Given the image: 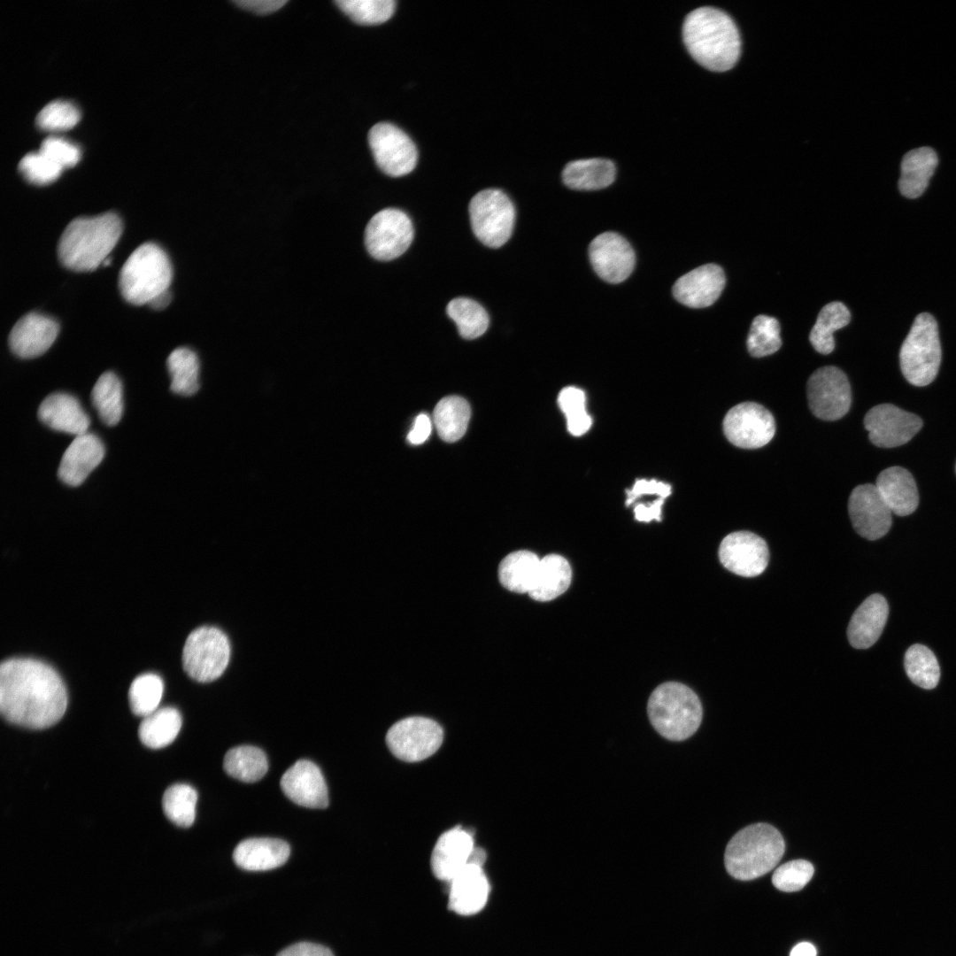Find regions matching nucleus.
<instances>
[{
    "label": "nucleus",
    "instance_id": "30",
    "mask_svg": "<svg viewBox=\"0 0 956 956\" xmlns=\"http://www.w3.org/2000/svg\"><path fill=\"white\" fill-rule=\"evenodd\" d=\"M615 174V166L611 160L587 158L569 162L562 172V180L570 189L594 190L612 184Z\"/></svg>",
    "mask_w": 956,
    "mask_h": 956
},
{
    "label": "nucleus",
    "instance_id": "8",
    "mask_svg": "<svg viewBox=\"0 0 956 956\" xmlns=\"http://www.w3.org/2000/svg\"><path fill=\"white\" fill-rule=\"evenodd\" d=\"M230 644L219 628L203 626L187 637L182 651V665L187 675L199 682L219 678L230 659Z\"/></svg>",
    "mask_w": 956,
    "mask_h": 956
},
{
    "label": "nucleus",
    "instance_id": "53",
    "mask_svg": "<svg viewBox=\"0 0 956 956\" xmlns=\"http://www.w3.org/2000/svg\"><path fill=\"white\" fill-rule=\"evenodd\" d=\"M287 3L286 0H238L235 1L239 7L264 15L276 12Z\"/></svg>",
    "mask_w": 956,
    "mask_h": 956
},
{
    "label": "nucleus",
    "instance_id": "5",
    "mask_svg": "<svg viewBox=\"0 0 956 956\" xmlns=\"http://www.w3.org/2000/svg\"><path fill=\"white\" fill-rule=\"evenodd\" d=\"M647 713L656 731L670 741L691 736L699 728L703 714L697 694L677 682H664L651 692Z\"/></svg>",
    "mask_w": 956,
    "mask_h": 956
},
{
    "label": "nucleus",
    "instance_id": "15",
    "mask_svg": "<svg viewBox=\"0 0 956 956\" xmlns=\"http://www.w3.org/2000/svg\"><path fill=\"white\" fill-rule=\"evenodd\" d=\"M871 443L878 447L892 448L910 441L921 428V419L891 404L871 408L864 418Z\"/></svg>",
    "mask_w": 956,
    "mask_h": 956
},
{
    "label": "nucleus",
    "instance_id": "9",
    "mask_svg": "<svg viewBox=\"0 0 956 956\" xmlns=\"http://www.w3.org/2000/svg\"><path fill=\"white\" fill-rule=\"evenodd\" d=\"M469 215L475 236L486 246L498 248L510 238L515 221V208L503 191L488 189L470 201Z\"/></svg>",
    "mask_w": 956,
    "mask_h": 956
},
{
    "label": "nucleus",
    "instance_id": "55",
    "mask_svg": "<svg viewBox=\"0 0 956 956\" xmlns=\"http://www.w3.org/2000/svg\"><path fill=\"white\" fill-rule=\"evenodd\" d=\"M816 948L809 942H801L790 951V956H816Z\"/></svg>",
    "mask_w": 956,
    "mask_h": 956
},
{
    "label": "nucleus",
    "instance_id": "7",
    "mask_svg": "<svg viewBox=\"0 0 956 956\" xmlns=\"http://www.w3.org/2000/svg\"><path fill=\"white\" fill-rule=\"evenodd\" d=\"M904 377L914 386L929 384L936 378L941 362L937 323L928 312L920 313L904 340L899 351Z\"/></svg>",
    "mask_w": 956,
    "mask_h": 956
},
{
    "label": "nucleus",
    "instance_id": "25",
    "mask_svg": "<svg viewBox=\"0 0 956 956\" xmlns=\"http://www.w3.org/2000/svg\"><path fill=\"white\" fill-rule=\"evenodd\" d=\"M37 415L47 427L75 436L87 433L90 424L79 401L63 392L48 395L40 404Z\"/></svg>",
    "mask_w": 956,
    "mask_h": 956
},
{
    "label": "nucleus",
    "instance_id": "12",
    "mask_svg": "<svg viewBox=\"0 0 956 956\" xmlns=\"http://www.w3.org/2000/svg\"><path fill=\"white\" fill-rule=\"evenodd\" d=\"M809 408L823 420L843 418L852 402L851 386L845 374L838 367L818 368L809 377L806 387Z\"/></svg>",
    "mask_w": 956,
    "mask_h": 956
},
{
    "label": "nucleus",
    "instance_id": "40",
    "mask_svg": "<svg viewBox=\"0 0 956 956\" xmlns=\"http://www.w3.org/2000/svg\"><path fill=\"white\" fill-rule=\"evenodd\" d=\"M197 790L190 785L176 783L166 789L162 806L166 816L175 825L190 827L196 818Z\"/></svg>",
    "mask_w": 956,
    "mask_h": 956
},
{
    "label": "nucleus",
    "instance_id": "22",
    "mask_svg": "<svg viewBox=\"0 0 956 956\" xmlns=\"http://www.w3.org/2000/svg\"><path fill=\"white\" fill-rule=\"evenodd\" d=\"M448 908L460 915L479 913L487 904L490 883L482 867L468 862L450 882Z\"/></svg>",
    "mask_w": 956,
    "mask_h": 956
},
{
    "label": "nucleus",
    "instance_id": "36",
    "mask_svg": "<svg viewBox=\"0 0 956 956\" xmlns=\"http://www.w3.org/2000/svg\"><path fill=\"white\" fill-rule=\"evenodd\" d=\"M122 384L112 372L102 374L91 391L92 404L101 420L107 426H115L123 412Z\"/></svg>",
    "mask_w": 956,
    "mask_h": 956
},
{
    "label": "nucleus",
    "instance_id": "45",
    "mask_svg": "<svg viewBox=\"0 0 956 956\" xmlns=\"http://www.w3.org/2000/svg\"><path fill=\"white\" fill-rule=\"evenodd\" d=\"M336 5L354 22L375 25L385 22L393 14V0H338Z\"/></svg>",
    "mask_w": 956,
    "mask_h": 956
},
{
    "label": "nucleus",
    "instance_id": "32",
    "mask_svg": "<svg viewBox=\"0 0 956 956\" xmlns=\"http://www.w3.org/2000/svg\"><path fill=\"white\" fill-rule=\"evenodd\" d=\"M540 559L529 551H517L505 557L498 567V578L507 590L529 593L535 582Z\"/></svg>",
    "mask_w": 956,
    "mask_h": 956
},
{
    "label": "nucleus",
    "instance_id": "1",
    "mask_svg": "<svg viewBox=\"0 0 956 956\" xmlns=\"http://www.w3.org/2000/svg\"><path fill=\"white\" fill-rule=\"evenodd\" d=\"M67 707V692L48 664L13 658L0 667V710L11 723L41 729L57 723Z\"/></svg>",
    "mask_w": 956,
    "mask_h": 956
},
{
    "label": "nucleus",
    "instance_id": "20",
    "mask_svg": "<svg viewBox=\"0 0 956 956\" xmlns=\"http://www.w3.org/2000/svg\"><path fill=\"white\" fill-rule=\"evenodd\" d=\"M725 282L723 269L715 264H706L681 276L673 287V294L686 306L704 308L718 299Z\"/></svg>",
    "mask_w": 956,
    "mask_h": 956
},
{
    "label": "nucleus",
    "instance_id": "44",
    "mask_svg": "<svg viewBox=\"0 0 956 956\" xmlns=\"http://www.w3.org/2000/svg\"><path fill=\"white\" fill-rule=\"evenodd\" d=\"M558 404L567 419V429L573 436L588 432L592 420L586 411L584 392L576 387H566L559 394Z\"/></svg>",
    "mask_w": 956,
    "mask_h": 956
},
{
    "label": "nucleus",
    "instance_id": "11",
    "mask_svg": "<svg viewBox=\"0 0 956 956\" xmlns=\"http://www.w3.org/2000/svg\"><path fill=\"white\" fill-rule=\"evenodd\" d=\"M413 239L411 219L401 210L386 208L374 214L365 230V244L378 260H391L402 255Z\"/></svg>",
    "mask_w": 956,
    "mask_h": 956
},
{
    "label": "nucleus",
    "instance_id": "19",
    "mask_svg": "<svg viewBox=\"0 0 956 956\" xmlns=\"http://www.w3.org/2000/svg\"><path fill=\"white\" fill-rule=\"evenodd\" d=\"M281 788L294 803L308 808H326L328 793L320 769L311 760L299 759L281 776Z\"/></svg>",
    "mask_w": 956,
    "mask_h": 956
},
{
    "label": "nucleus",
    "instance_id": "41",
    "mask_svg": "<svg viewBox=\"0 0 956 956\" xmlns=\"http://www.w3.org/2000/svg\"><path fill=\"white\" fill-rule=\"evenodd\" d=\"M905 669L909 679L917 686L934 689L940 678L939 664L934 653L922 644H914L905 654Z\"/></svg>",
    "mask_w": 956,
    "mask_h": 956
},
{
    "label": "nucleus",
    "instance_id": "18",
    "mask_svg": "<svg viewBox=\"0 0 956 956\" xmlns=\"http://www.w3.org/2000/svg\"><path fill=\"white\" fill-rule=\"evenodd\" d=\"M589 255L595 272L610 283L625 281L635 266L632 247L614 232H605L595 237L590 244Z\"/></svg>",
    "mask_w": 956,
    "mask_h": 956
},
{
    "label": "nucleus",
    "instance_id": "42",
    "mask_svg": "<svg viewBox=\"0 0 956 956\" xmlns=\"http://www.w3.org/2000/svg\"><path fill=\"white\" fill-rule=\"evenodd\" d=\"M164 683L155 674H143L130 685L128 699L134 714L146 717L158 709L163 696Z\"/></svg>",
    "mask_w": 956,
    "mask_h": 956
},
{
    "label": "nucleus",
    "instance_id": "50",
    "mask_svg": "<svg viewBox=\"0 0 956 956\" xmlns=\"http://www.w3.org/2000/svg\"><path fill=\"white\" fill-rule=\"evenodd\" d=\"M670 493L671 486L667 483L656 480H637L632 489L627 491L626 505L633 504L635 500L643 495H657L659 497L666 498Z\"/></svg>",
    "mask_w": 956,
    "mask_h": 956
},
{
    "label": "nucleus",
    "instance_id": "56",
    "mask_svg": "<svg viewBox=\"0 0 956 956\" xmlns=\"http://www.w3.org/2000/svg\"><path fill=\"white\" fill-rule=\"evenodd\" d=\"M170 302L171 293L168 289L158 294L148 305L155 310H161L166 307L170 304Z\"/></svg>",
    "mask_w": 956,
    "mask_h": 956
},
{
    "label": "nucleus",
    "instance_id": "24",
    "mask_svg": "<svg viewBox=\"0 0 956 956\" xmlns=\"http://www.w3.org/2000/svg\"><path fill=\"white\" fill-rule=\"evenodd\" d=\"M104 456V446L96 435L76 436L62 456L58 478L69 486H79L101 463Z\"/></svg>",
    "mask_w": 956,
    "mask_h": 956
},
{
    "label": "nucleus",
    "instance_id": "37",
    "mask_svg": "<svg viewBox=\"0 0 956 956\" xmlns=\"http://www.w3.org/2000/svg\"><path fill=\"white\" fill-rule=\"evenodd\" d=\"M851 320L848 308L841 302L825 305L820 311L809 340L816 351L829 354L835 348L834 331L845 327Z\"/></svg>",
    "mask_w": 956,
    "mask_h": 956
},
{
    "label": "nucleus",
    "instance_id": "35",
    "mask_svg": "<svg viewBox=\"0 0 956 956\" xmlns=\"http://www.w3.org/2000/svg\"><path fill=\"white\" fill-rule=\"evenodd\" d=\"M223 767L233 778L244 783H255L266 774L268 762L261 749L241 745L228 750L224 757Z\"/></svg>",
    "mask_w": 956,
    "mask_h": 956
},
{
    "label": "nucleus",
    "instance_id": "10",
    "mask_svg": "<svg viewBox=\"0 0 956 956\" xmlns=\"http://www.w3.org/2000/svg\"><path fill=\"white\" fill-rule=\"evenodd\" d=\"M443 731L435 721L425 717H408L396 722L386 735L389 751L406 762L423 760L441 746Z\"/></svg>",
    "mask_w": 956,
    "mask_h": 956
},
{
    "label": "nucleus",
    "instance_id": "51",
    "mask_svg": "<svg viewBox=\"0 0 956 956\" xmlns=\"http://www.w3.org/2000/svg\"><path fill=\"white\" fill-rule=\"evenodd\" d=\"M276 956H334V954L322 944L299 942L284 948Z\"/></svg>",
    "mask_w": 956,
    "mask_h": 956
},
{
    "label": "nucleus",
    "instance_id": "48",
    "mask_svg": "<svg viewBox=\"0 0 956 956\" xmlns=\"http://www.w3.org/2000/svg\"><path fill=\"white\" fill-rule=\"evenodd\" d=\"M62 167L38 152L27 153L19 163V170L29 182L44 185L54 181Z\"/></svg>",
    "mask_w": 956,
    "mask_h": 956
},
{
    "label": "nucleus",
    "instance_id": "33",
    "mask_svg": "<svg viewBox=\"0 0 956 956\" xmlns=\"http://www.w3.org/2000/svg\"><path fill=\"white\" fill-rule=\"evenodd\" d=\"M471 416L467 401L459 396L442 398L433 412V421L442 440L454 443L466 433Z\"/></svg>",
    "mask_w": 956,
    "mask_h": 956
},
{
    "label": "nucleus",
    "instance_id": "27",
    "mask_svg": "<svg viewBox=\"0 0 956 956\" xmlns=\"http://www.w3.org/2000/svg\"><path fill=\"white\" fill-rule=\"evenodd\" d=\"M289 845L278 838H249L234 850L233 860L248 871H266L282 866L289 859Z\"/></svg>",
    "mask_w": 956,
    "mask_h": 956
},
{
    "label": "nucleus",
    "instance_id": "13",
    "mask_svg": "<svg viewBox=\"0 0 956 956\" xmlns=\"http://www.w3.org/2000/svg\"><path fill=\"white\" fill-rule=\"evenodd\" d=\"M723 431L733 445L742 449H758L772 440L775 422L772 413L763 405L743 402L726 413Z\"/></svg>",
    "mask_w": 956,
    "mask_h": 956
},
{
    "label": "nucleus",
    "instance_id": "29",
    "mask_svg": "<svg viewBox=\"0 0 956 956\" xmlns=\"http://www.w3.org/2000/svg\"><path fill=\"white\" fill-rule=\"evenodd\" d=\"M938 163L930 147L914 149L902 158L898 181L900 193L907 198H917L925 191Z\"/></svg>",
    "mask_w": 956,
    "mask_h": 956
},
{
    "label": "nucleus",
    "instance_id": "23",
    "mask_svg": "<svg viewBox=\"0 0 956 956\" xmlns=\"http://www.w3.org/2000/svg\"><path fill=\"white\" fill-rule=\"evenodd\" d=\"M475 848L473 835L461 827L444 832L431 854V869L442 881L450 882L469 862Z\"/></svg>",
    "mask_w": 956,
    "mask_h": 956
},
{
    "label": "nucleus",
    "instance_id": "2",
    "mask_svg": "<svg viewBox=\"0 0 956 956\" xmlns=\"http://www.w3.org/2000/svg\"><path fill=\"white\" fill-rule=\"evenodd\" d=\"M682 38L690 56L715 72L731 69L741 52V39L733 19L713 7L690 12L682 25Z\"/></svg>",
    "mask_w": 956,
    "mask_h": 956
},
{
    "label": "nucleus",
    "instance_id": "26",
    "mask_svg": "<svg viewBox=\"0 0 956 956\" xmlns=\"http://www.w3.org/2000/svg\"><path fill=\"white\" fill-rule=\"evenodd\" d=\"M889 614L886 599L880 594L867 598L852 614L847 636L856 649H867L880 637Z\"/></svg>",
    "mask_w": 956,
    "mask_h": 956
},
{
    "label": "nucleus",
    "instance_id": "39",
    "mask_svg": "<svg viewBox=\"0 0 956 956\" xmlns=\"http://www.w3.org/2000/svg\"><path fill=\"white\" fill-rule=\"evenodd\" d=\"M446 312L456 323L459 333L463 338H477L488 329L490 320L486 310L471 298L452 299L449 302Z\"/></svg>",
    "mask_w": 956,
    "mask_h": 956
},
{
    "label": "nucleus",
    "instance_id": "38",
    "mask_svg": "<svg viewBox=\"0 0 956 956\" xmlns=\"http://www.w3.org/2000/svg\"><path fill=\"white\" fill-rule=\"evenodd\" d=\"M171 376V390L178 395L191 396L199 389V361L189 348L173 350L166 359Z\"/></svg>",
    "mask_w": 956,
    "mask_h": 956
},
{
    "label": "nucleus",
    "instance_id": "34",
    "mask_svg": "<svg viewBox=\"0 0 956 956\" xmlns=\"http://www.w3.org/2000/svg\"><path fill=\"white\" fill-rule=\"evenodd\" d=\"M181 723V716L177 709L169 706L157 709L143 717L138 729L139 738L151 749L166 747L176 738Z\"/></svg>",
    "mask_w": 956,
    "mask_h": 956
},
{
    "label": "nucleus",
    "instance_id": "31",
    "mask_svg": "<svg viewBox=\"0 0 956 956\" xmlns=\"http://www.w3.org/2000/svg\"><path fill=\"white\" fill-rule=\"evenodd\" d=\"M572 570L568 561L558 554H549L540 559L536 577L528 595L540 602L550 601L563 594L569 587Z\"/></svg>",
    "mask_w": 956,
    "mask_h": 956
},
{
    "label": "nucleus",
    "instance_id": "3",
    "mask_svg": "<svg viewBox=\"0 0 956 956\" xmlns=\"http://www.w3.org/2000/svg\"><path fill=\"white\" fill-rule=\"evenodd\" d=\"M121 233V220L114 212L76 218L59 238L58 258L70 270L93 271L109 258Z\"/></svg>",
    "mask_w": 956,
    "mask_h": 956
},
{
    "label": "nucleus",
    "instance_id": "6",
    "mask_svg": "<svg viewBox=\"0 0 956 956\" xmlns=\"http://www.w3.org/2000/svg\"><path fill=\"white\" fill-rule=\"evenodd\" d=\"M172 278L173 269L166 253L158 244L145 243L123 265L119 286L121 295L130 304L148 305L169 289Z\"/></svg>",
    "mask_w": 956,
    "mask_h": 956
},
{
    "label": "nucleus",
    "instance_id": "47",
    "mask_svg": "<svg viewBox=\"0 0 956 956\" xmlns=\"http://www.w3.org/2000/svg\"><path fill=\"white\" fill-rule=\"evenodd\" d=\"M814 869L806 860H794L781 865L772 876V883L782 891L793 892L801 890L811 880Z\"/></svg>",
    "mask_w": 956,
    "mask_h": 956
},
{
    "label": "nucleus",
    "instance_id": "28",
    "mask_svg": "<svg viewBox=\"0 0 956 956\" xmlns=\"http://www.w3.org/2000/svg\"><path fill=\"white\" fill-rule=\"evenodd\" d=\"M890 511L898 516L914 513L919 504L916 482L911 473L901 466L882 471L875 483Z\"/></svg>",
    "mask_w": 956,
    "mask_h": 956
},
{
    "label": "nucleus",
    "instance_id": "46",
    "mask_svg": "<svg viewBox=\"0 0 956 956\" xmlns=\"http://www.w3.org/2000/svg\"><path fill=\"white\" fill-rule=\"evenodd\" d=\"M80 119V111L70 101L57 99L46 104L38 112L37 126L46 131L65 130L73 127Z\"/></svg>",
    "mask_w": 956,
    "mask_h": 956
},
{
    "label": "nucleus",
    "instance_id": "14",
    "mask_svg": "<svg viewBox=\"0 0 956 956\" xmlns=\"http://www.w3.org/2000/svg\"><path fill=\"white\" fill-rule=\"evenodd\" d=\"M368 142L374 160L386 174L409 173L417 163V150L410 137L397 127L381 122L369 131Z\"/></svg>",
    "mask_w": 956,
    "mask_h": 956
},
{
    "label": "nucleus",
    "instance_id": "17",
    "mask_svg": "<svg viewBox=\"0 0 956 956\" xmlns=\"http://www.w3.org/2000/svg\"><path fill=\"white\" fill-rule=\"evenodd\" d=\"M718 554L725 568L744 577L762 574L769 559L765 540L750 531H736L726 536L720 544Z\"/></svg>",
    "mask_w": 956,
    "mask_h": 956
},
{
    "label": "nucleus",
    "instance_id": "16",
    "mask_svg": "<svg viewBox=\"0 0 956 956\" xmlns=\"http://www.w3.org/2000/svg\"><path fill=\"white\" fill-rule=\"evenodd\" d=\"M848 512L855 531L868 540L883 537L891 527L892 512L875 484L855 487L849 497Z\"/></svg>",
    "mask_w": 956,
    "mask_h": 956
},
{
    "label": "nucleus",
    "instance_id": "21",
    "mask_svg": "<svg viewBox=\"0 0 956 956\" xmlns=\"http://www.w3.org/2000/svg\"><path fill=\"white\" fill-rule=\"evenodd\" d=\"M58 331V324L52 318L30 312L21 317L12 328L9 345L12 351L19 358H35L49 350Z\"/></svg>",
    "mask_w": 956,
    "mask_h": 956
},
{
    "label": "nucleus",
    "instance_id": "49",
    "mask_svg": "<svg viewBox=\"0 0 956 956\" xmlns=\"http://www.w3.org/2000/svg\"><path fill=\"white\" fill-rule=\"evenodd\" d=\"M39 151L62 168L73 166L81 157L77 145L58 136H48L43 139Z\"/></svg>",
    "mask_w": 956,
    "mask_h": 956
},
{
    "label": "nucleus",
    "instance_id": "4",
    "mask_svg": "<svg viewBox=\"0 0 956 956\" xmlns=\"http://www.w3.org/2000/svg\"><path fill=\"white\" fill-rule=\"evenodd\" d=\"M784 851L783 837L775 827L754 823L739 830L728 843L725 867L736 879L752 880L771 871Z\"/></svg>",
    "mask_w": 956,
    "mask_h": 956
},
{
    "label": "nucleus",
    "instance_id": "52",
    "mask_svg": "<svg viewBox=\"0 0 956 956\" xmlns=\"http://www.w3.org/2000/svg\"><path fill=\"white\" fill-rule=\"evenodd\" d=\"M432 423L426 413L419 414L413 423V427L407 435V440L413 445L423 443L430 436Z\"/></svg>",
    "mask_w": 956,
    "mask_h": 956
},
{
    "label": "nucleus",
    "instance_id": "54",
    "mask_svg": "<svg viewBox=\"0 0 956 956\" xmlns=\"http://www.w3.org/2000/svg\"><path fill=\"white\" fill-rule=\"evenodd\" d=\"M663 497H659L652 503L638 504L635 506V517L638 521L649 522L652 520H660L661 510L664 503Z\"/></svg>",
    "mask_w": 956,
    "mask_h": 956
},
{
    "label": "nucleus",
    "instance_id": "43",
    "mask_svg": "<svg viewBox=\"0 0 956 956\" xmlns=\"http://www.w3.org/2000/svg\"><path fill=\"white\" fill-rule=\"evenodd\" d=\"M746 344L749 353L755 358L776 352L782 345L778 320L767 315L756 316L752 322Z\"/></svg>",
    "mask_w": 956,
    "mask_h": 956
}]
</instances>
